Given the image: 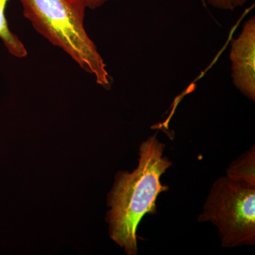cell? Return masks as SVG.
I'll return each instance as SVG.
<instances>
[{
  "label": "cell",
  "instance_id": "5b68a950",
  "mask_svg": "<svg viewBox=\"0 0 255 255\" xmlns=\"http://www.w3.org/2000/svg\"><path fill=\"white\" fill-rule=\"evenodd\" d=\"M226 173V177L233 182L244 187L255 189V145L233 161L228 167Z\"/></svg>",
  "mask_w": 255,
  "mask_h": 255
},
{
  "label": "cell",
  "instance_id": "52a82bcc",
  "mask_svg": "<svg viewBox=\"0 0 255 255\" xmlns=\"http://www.w3.org/2000/svg\"><path fill=\"white\" fill-rule=\"evenodd\" d=\"M87 6V9H96L101 7L109 0H82Z\"/></svg>",
  "mask_w": 255,
  "mask_h": 255
},
{
  "label": "cell",
  "instance_id": "8992f818",
  "mask_svg": "<svg viewBox=\"0 0 255 255\" xmlns=\"http://www.w3.org/2000/svg\"><path fill=\"white\" fill-rule=\"evenodd\" d=\"M9 0H0V41L11 56L19 59L28 56V50L19 38L11 31L6 16Z\"/></svg>",
  "mask_w": 255,
  "mask_h": 255
},
{
  "label": "cell",
  "instance_id": "3957f363",
  "mask_svg": "<svg viewBox=\"0 0 255 255\" xmlns=\"http://www.w3.org/2000/svg\"><path fill=\"white\" fill-rule=\"evenodd\" d=\"M198 222L213 223L224 248L254 246L255 189L226 176L213 183Z\"/></svg>",
  "mask_w": 255,
  "mask_h": 255
},
{
  "label": "cell",
  "instance_id": "6da1fadb",
  "mask_svg": "<svg viewBox=\"0 0 255 255\" xmlns=\"http://www.w3.org/2000/svg\"><path fill=\"white\" fill-rule=\"evenodd\" d=\"M165 144L157 139V132L140 144L138 164L132 172L120 171L107 197L106 221L110 238L126 254H137V229L146 214L157 213V197L169 190L160 179L172 165L164 156Z\"/></svg>",
  "mask_w": 255,
  "mask_h": 255
},
{
  "label": "cell",
  "instance_id": "7a4b0ae2",
  "mask_svg": "<svg viewBox=\"0 0 255 255\" xmlns=\"http://www.w3.org/2000/svg\"><path fill=\"white\" fill-rule=\"evenodd\" d=\"M23 16L50 44L60 48L107 90L112 78L85 27L87 9L82 0H18Z\"/></svg>",
  "mask_w": 255,
  "mask_h": 255
},
{
  "label": "cell",
  "instance_id": "277c9868",
  "mask_svg": "<svg viewBox=\"0 0 255 255\" xmlns=\"http://www.w3.org/2000/svg\"><path fill=\"white\" fill-rule=\"evenodd\" d=\"M231 59L236 87L248 98H255V19L245 24L241 36L231 42Z\"/></svg>",
  "mask_w": 255,
  "mask_h": 255
}]
</instances>
